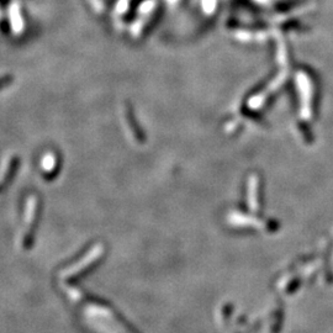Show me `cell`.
Instances as JSON below:
<instances>
[{
    "label": "cell",
    "instance_id": "6da1fadb",
    "mask_svg": "<svg viewBox=\"0 0 333 333\" xmlns=\"http://www.w3.org/2000/svg\"><path fill=\"white\" fill-rule=\"evenodd\" d=\"M28 211H26V233L24 236V242H31L33 241V236L35 232V227H36L37 217H39V201H37L36 196H30L28 200V206H26Z\"/></svg>",
    "mask_w": 333,
    "mask_h": 333
},
{
    "label": "cell",
    "instance_id": "7a4b0ae2",
    "mask_svg": "<svg viewBox=\"0 0 333 333\" xmlns=\"http://www.w3.org/2000/svg\"><path fill=\"white\" fill-rule=\"evenodd\" d=\"M0 191H2V186H0Z\"/></svg>",
    "mask_w": 333,
    "mask_h": 333
}]
</instances>
